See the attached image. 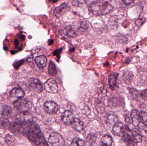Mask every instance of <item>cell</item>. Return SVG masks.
<instances>
[{
	"label": "cell",
	"mask_w": 147,
	"mask_h": 146,
	"mask_svg": "<svg viewBox=\"0 0 147 146\" xmlns=\"http://www.w3.org/2000/svg\"><path fill=\"white\" fill-rule=\"evenodd\" d=\"M96 140V138L94 135L90 134L87 138V141L90 144L95 143Z\"/></svg>",
	"instance_id": "29"
},
{
	"label": "cell",
	"mask_w": 147,
	"mask_h": 146,
	"mask_svg": "<svg viewBox=\"0 0 147 146\" xmlns=\"http://www.w3.org/2000/svg\"><path fill=\"white\" fill-rule=\"evenodd\" d=\"M35 62L38 67L44 68L47 64V58L45 55L39 56L35 58Z\"/></svg>",
	"instance_id": "16"
},
{
	"label": "cell",
	"mask_w": 147,
	"mask_h": 146,
	"mask_svg": "<svg viewBox=\"0 0 147 146\" xmlns=\"http://www.w3.org/2000/svg\"><path fill=\"white\" fill-rule=\"evenodd\" d=\"M4 140H5V142L7 145H11V144H13L14 142L15 139L14 137L12 136V135L8 134L5 136V138H4Z\"/></svg>",
	"instance_id": "27"
},
{
	"label": "cell",
	"mask_w": 147,
	"mask_h": 146,
	"mask_svg": "<svg viewBox=\"0 0 147 146\" xmlns=\"http://www.w3.org/2000/svg\"><path fill=\"white\" fill-rule=\"evenodd\" d=\"M85 141L83 140L75 137L71 141V146H84Z\"/></svg>",
	"instance_id": "24"
},
{
	"label": "cell",
	"mask_w": 147,
	"mask_h": 146,
	"mask_svg": "<svg viewBox=\"0 0 147 146\" xmlns=\"http://www.w3.org/2000/svg\"><path fill=\"white\" fill-rule=\"evenodd\" d=\"M9 94L12 97L18 98L19 99L22 98L25 95L24 91L20 87H15L12 89Z\"/></svg>",
	"instance_id": "15"
},
{
	"label": "cell",
	"mask_w": 147,
	"mask_h": 146,
	"mask_svg": "<svg viewBox=\"0 0 147 146\" xmlns=\"http://www.w3.org/2000/svg\"><path fill=\"white\" fill-rule=\"evenodd\" d=\"M142 133V139L145 141L147 140V133L145 129H142V130H140Z\"/></svg>",
	"instance_id": "33"
},
{
	"label": "cell",
	"mask_w": 147,
	"mask_h": 146,
	"mask_svg": "<svg viewBox=\"0 0 147 146\" xmlns=\"http://www.w3.org/2000/svg\"><path fill=\"white\" fill-rule=\"evenodd\" d=\"M145 19L144 17H140L138 19L136 20L135 21V24L136 26L140 27L145 22Z\"/></svg>",
	"instance_id": "30"
},
{
	"label": "cell",
	"mask_w": 147,
	"mask_h": 146,
	"mask_svg": "<svg viewBox=\"0 0 147 146\" xmlns=\"http://www.w3.org/2000/svg\"><path fill=\"white\" fill-rule=\"evenodd\" d=\"M71 126L74 130L78 132H80L84 129V123L78 118H75L74 119Z\"/></svg>",
	"instance_id": "18"
},
{
	"label": "cell",
	"mask_w": 147,
	"mask_h": 146,
	"mask_svg": "<svg viewBox=\"0 0 147 146\" xmlns=\"http://www.w3.org/2000/svg\"><path fill=\"white\" fill-rule=\"evenodd\" d=\"M131 118L133 125L135 127H137L142 123L140 113L136 109L132 110L131 113Z\"/></svg>",
	"instance_id": "12"
},
{
	"label": "cell",
	"mask_w": 147,
	"mask_h": 146,
	"mask_svg": "<svg viewBox=\"0 0 147 146\" xmlns=\"http://www.w3.org/2000/svg\"><path fill=\"white\" fill-rule=\"evenodd\" d=\"M122 141L123 142L125 143L127 146H135V142L133 140V138L132 137V134L131 135L129 133V132L128 131L126 132L125 131V133L123 136L122 138Z\"/></svg>",
	"instance_id": "13"
},
{
	"label": "cell",
	"mask_w": 147,
	"mask_h": 146,
	"mask_svg": "<svg viewBox=\"0 0 147 146\" xmlns=\"http://www.w3.org/2000/svg\"><path fill=\"white\" fill-rule=\"evenodd\" d=\"M132 137L135 143H141L143 141L142 133L140 130L134 129L132 132Z\"/></svg>",
	"instance_id": "14"
},
{
	"label": "cell",
	"mask_w": 147,
	"mask_h": 146,
	"mask_svg": "<svg viewBox=\"0 0 147 146\" xmlns=\"http://www.w3.org/2000/svg\"><path fill=\"white\" fill-rule=\"evenodd\" d=\"M141 97L143 100L147 101V89L142 92Z\"/></svg>",
	"instance_id": "32"
},
{
	"label": "cell",
	"mask_w": 147,
	"mask_h": 146,
	"mask_svg": "<svg viewBox=\"0 0 147 146\" xmlns=\"http://www.w3.org/2000/svg\"><path fill=\"white\" fill-rule=\"evenodd\" d=\"M88 26L84 21H80L77 25H70L64 29L63 33L69 37L74 38L87 31Z\"/></svg>",
	"instance_id": "3"
},
{
	"label": "cell",
	"mask_w": 147,
	"mask_h": 146,
	"mask_svg": "<svg viewBox=\"0 0 147 146\" xmlns=\"http://www.w3.org/2000/svg\"><path fill=\"white\" fill-rule=\"evenodd\" d=\"M125 122H126V124L127 125H129L131 124V119L128 115H126V117H125Z\"/></svg>",
	"instance_id": "34"
},
{
	"label": "cell",
	"mask_w": 147,
	"mask_h": 146,
	"mask_svg": "<svg viewBox=\"0 0 147 146\" xmlns=\"http://www.w3.org/2000/svg\"><path fill=\"white\" fill-rule=\"evenodd\" d=\"M117 117L115 113L110 112L107 116V121L108 123L112 124L117 122Z\"/></svg>",
	"instance_id": "21"
},
{
	"label": "cell",
	"mask_w": 147,
	"mask_h": 146,
	"mask_svg": "<svg viewBox=\"0 0 147 146\" xmlns=\"http://www.w3.org/2000/svg\"><path fill=\"white\" fill-rule=\"evenodd\" d=\"M57 70L56 65L52 61H51L49 64L48 73L51 76H55L57 74Z\"/></svg>",
	"instance_id": "22"
},
{
	"label": "cell",
	"mask_w": 147,
	"mask_h": 146,
	"mask_svg": "<svg viewBox=\"0 0 147 146\" xmlns=\"http://www.w3.org/2000/svg\"><path fill=\"white\" fill-rule=\"evenodd\" d=\"M45 89L47 92L50 93H57L58 91L57 83L53 79H50L47 80L45 83Z\"/></svg>",
	"instance_id": "6"
},
{
	"label": "cell",
	"mask_w": 147,
	"mask_h": 146,
	"mask_svg": "<svg viewBox=\"0 0 147 146\" xmlns=\"http://www.w3.org/2000/svg\"><path fill=\"white\" fill-rule=\"evenodd\" d=\"M10 122L9 121L5 118H0V128L3 129H7L10 127Z\"/></svg>",
	"instance_id": "20"
},
{
	"label": "cell",
	"mask_w": 147,
	"mask_h": 146,
	"mask_svg": "<svg viewBox=\"0 0 147 146\" xmlns=\"http://www.w3.org/2000/svg\"><path fill=\"white\" fill-rule=\"evenodd\" d=\"M71 7L69 4L66 3H63L59 7H57L54 10V14L55 16L59 18L66 12L69 11Z\"/></svg>",
	"instance_id": "9"
},
{
	"label": "cell",
	"mask_w": 147,
	"mask_h": 146,
	"mask_svg": "<svg viewBox=\"0 0 147 146\" xmlns=\"http://www.w3.org/2000/svg\"></svg>",
	"instance_id": "36"
},
{
	"label": "cell",
	"mask_w": 147,
	"mask_h": 146,
	"mask_svg": "<svg viewBox=\"0 0 147 146\" xmlns=\"http://www.w3.org/2000/svg\"><path fill=\"white\" fill-rule=\"evenodd\" d=\"M118 73L113 72L111 73L109 77V84L111 88H114L116 85L117 80L118 77Z\"/></svg>",
	"instance_id": "17"
},
{
	"label": "cell",
	"mask_w": 147,
	"mask_h": 146,
	"mask_svg": "<svg viewBox=\"0 0 147 146\" xmlns=\"http://www.w3.org/2000/svg\"><path fill=\"white\" fill-rule=\"evenodd\" d=\"M129 93L131 98L134 101H138L140 98V94L134 88H130L129 90Z\"/></svg>",
	"instance_id": "23"
},
{
	"label": "cell",
	"mask_w": 147,
	"mask_h": 146,
	"mask_svg": "<svg viewBox=\"0 0 147 146\" xmlns=\"http://www.w3.org/2000/svg\"><path fill=\"white\" fill-rule=\"evenodd\" d=\"M110 105L111 106L113 107H116L118 104V101L117 98L115 97H113L111 99V101H110Z\"/></svg>",
	"instance_id": "31"
},
{
	"label": "cell",
	"mask_w": 147,
	"mask_h": 146,
	"mask_svg": "<svg viewBox=\"0 0 147 146\" xmlns=\"http://www.w3.org/2000/svg\"><path fill=\"white\" fill-rule=\"evenodd\" d=\"M126 126L121 122H117L114 124L112 129V133L116 136L122 137L125 133Z\"/></svg>",
	"instance_id": "8"
},
{
	"label": "cell",
	"mask_w": 147,
	"mask_h": 146,
	"mask_svg": "<svg viewBox=\"0 0 147 146\" xmlns=\"http://www.w3.org/2000/svg\"><path fill=\"white\" fill-rule=\"evenodd\" d=\"M75 118L74 115L70 111H65L62 114V121L65 125H71Z\"/></svg>",
	"instance_id": "10"
},
{
	"label": "cell",
	"mask_w": 147,
	"mask_h": 146,
	"mask_svg": "<svg viewBox=\"0 0 147 146\" xmlns=\"http://www.w3.org/2000/svg\"><path fill=\"white\" fill-rule=\"evenodd\" d=\"M113 7L108 1H93L89 4V9L94 15H102L110 13Z\"/></svg>",
	"instance_id": "2"
},
{
	"label": "cell",
	"mask_w": 147,
	"mask_h": 146,
	"mask_svg": "<svg viewBox=\"0 0 147 146\" xmlns=\"http://www.w3.org/2000/svg\"><path fill=\"white\" fill-rule=\"evenodd\" d=\"M13 104L21 113L28 112L29 110V106L28 103L26 100L23 99H19L18 100L15 101Z\"/></svg>",
	"instance_id": "5"
},
{
	"label": "cell",
	"mask_w": 147,
	"mask_h": 146,
	"mask_svg": "<svg viewBox=\"0 0 147 146\" xmlns=\"http://www.w3.org/2000/svg\"><path fill=\"white\" fill-rule=\"evenodd\" d=\"M22 133L27 135L28 138L32 142L38 145H46L47 142L40 129L32 121H28L23 123Z\"/></svg>",
	"instance_id": "1"
},
{
	"label": "cell",
	"mask_w": 147,
	"mask_h": 146,
	"mask_svg": "<svg viewBox=\"0 0 147 146\" xmlns=\"http://www.w3.org/2000/svg\"><path fill=\"white\" fill-rule=\"evenodd\" d=\"M48 142L52 146H65V142L62 135L55 132L50 135Z\"/></svg>",
	"instance_id": "4"
},
{
	"label": "cell",
	"mask_w": 147,
	"mask_h": 146,
	"mask_svg": "<svg viewBox=\"0 0 147 146\" xmlns=\"http://www.w3.org/2000/svg\"><path fill=\"white\" fill-rule=\"evenodd\" d=\"M44 109L46 113L51 115L56 114L59 110V106L55 102L48 101L44 104Z\"/></svg>",
	"instance_id": "7"
},
{
	"label": "cell",
	"mask_w": 147,
	"mask_h": 146,
	"mask_svg": "<svg viewBox=\"0 0 147 146\" xmlns=\"http://www.w3.org/2000/svg\"><path fill=\"white\" fill-rule=\"evenodd\" d=\"M28 84L32 88L37 92L40 93L43 91L42 84L38 79L35 78L30 79L28 81Z\"/></svg>",
	"instance_id": "11"
},
{
	"label": "cell",
	"mask_w": 147,
	"mask_h": 146,
	"mask_svg": "<svg viewBox=\"0 0 147 146\" xmlns=\"http://www.w3.org/2000/svg\"><path fill=\"white\" fill-rule=\"evenodd\" d=\"M133 77H134V75L132 73L129 72H126L123 74V79L124 80L125 82L127 84V83L131 82Z\"/></svg>",
	"instance_id": "25"
},
{
	"label": "cell",
	"mask_w": 147,
	"mask_h": 146,
	"mask_svg": "<svg viewBox=\"0 0 147 146\" xmlns=\"http://www.w3.org/2000/svg\"><path fill=\"white\" fill-rule=\"evenodd\" d=\"M11 113H12V109L8 105H5L2 108L1 113L3 115H9Z\"/></svg>",
	"instance_id": "26"
},
{
	"label": "cell",
	"mask_w": 147,
	"mask_h": 146,
	"mask_svg": "<svg viewBox=\"0 0 147 146\" xmlns=\"http://www.w3.org/2000/svg\"><path fill=\"white\" fill-rule=\"evenodd\" d=\"M112 144V139L109 135L104 136L101 139L98 146H111Z\"/></svg>",
	"instance_id": "19"
},
{
	"label": "cell",
	"mask_w": 147,
	"mask_h": 146,
	"mask_svg": "<svg viewBox=\"0 0 147 146\" xmlns=\"http://www.w3.org/2000/svg\"><path fill=\"white\" fill-rule=\"evenodd\" d=\"M124 3L125 4H127V5H129V4H131L132 3L134 2V1H124Z\"/></svg>",
	"instance_id": "35"
},
{
	"label": "cell",
	"mask_w": 147,
	"mask_h": 146,
	"mask_svg": "<svg viewBox=\"0 0 147 146\" xmlns=\"http://www.w3.org/2000/svg\"><path fill=\"white\" fill-rule=\"evenodd\" d=\"M142 123L147 128V113L145 111H141L140 112Z\"/></svg>",
	"instance_id": "28"
}]
</instances>
